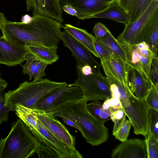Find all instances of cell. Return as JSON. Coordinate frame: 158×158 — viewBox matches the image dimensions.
Returning <instances> with one entry per match:
<instances>
[{"label":"cell","mask_w":158,"mask_h":158,"mask_svg":"<svg viewBox=\"0 0 158 158\" xmlns=\"http://www.w3.org/2000/svg\"><path fill=\"white\" fill-rule=\"evenodd\" d=\"M33 109L37 118L54 136L71 148L76 149L75 137L63 124L50 114Z\"/></svg>","instance_id":"7c38bea8"},{"label":"cell","mask_w":158,"mask_h":158,"mask_svg":"<svg viewBox=\"0 0 158 158\" xmlns=\"http://www.w3.org/2000/svg\"><path fill=\"white\" fill-rule=\"evenodd\" d=\"M138 0H118L117 3L123 10L128 13Z\"/></svg>","instance_id":"f35d334b"},{"label":"cell","mask_w":158,"mask_h":158,"mask_svg":"<svg viewBox=\"0 0 158 158\" xmlns=\"http://www.w3.org/2000/svg\"><path fill=\"white\" fill-rule=\"evenodd\" d=\"M150 78L156 88L158 89V57L152 59L150 67L149 73Z\"/></svg>","instance_id":"4dcf8cb0"},{"label":"cell","mask_w":158,"mask_h":158,"mask_svg":"<svg viewBox=\"0 0 158 158\" xmlns=\"http://www.w3.org/2000/svg\"><path fill=\"white\" fill-rule=\"evenodd\" d=\"M61 6V8L63 10L70 15L72 16H76L77 15V10L71 5L68 4H66Z\"/></svg>","instance_id":"ab89813d"},{"label":"cell","mask_w":158,"mask_h":158,"mask_svg":"<svg viewBox=\"0 0 158 158\" xmlns=\"http://www.w3.org/2000/svg\"><path fill=\"white\" fill-rule=\"evenodd\" d=\"M29 52L32 53L40 61L48 64H51L56 62L59 58L57 53V48H49L39 45L26 47Z\"/></svg>","instance_id":"44dd1931"},{"label":"cell","mask_w":158,"mask_h":158,"mask_svg":"<svg viewBox=\"0 0 158 158\" xmlns=\"http://www.w3.org/2000/svg\"><path fill=\"white\" fill-rule=\"evenodd\" d=\"M61 6L68 4L77 10L76 16L84 20L106 9L118 0H59Z\"/></svg>","instance_id":"8fae6325"},{"label":"cell","mask_w":158,"mask_h":158,"mask_svg":"<svg viewBox=\"0 0 158 158\" xmlns=\"http://www.w3.org/2000/svg\"><path fill=\"white\" fill-rule=\"evenodd\" d=\"M30 23L7 21L1 29L2 36L9 43L20 48L39 45L57 48L61 40V23L38 15Z\"/></svg>","instance_id":"6da1fadb"},{"label":"cell","mask_w":158,"mask_h":158,"mask_svg":"<svg viewBox=\"0 0 158 158\" xmlns=\"http://www.w3.org/2000/svg\"><path fill=\"white\" fill-rule=\"evenodd\" d=\"M95 50L100 59L108 56L111 54L95 39L94 43Z\"/></svg>","instance_id":"8d00e7d4"},{"label":"cell","mask_w":158,"mask_h":158,"mask_svg":"<svg viewBox=\"0 0 158 158\" xmlns=\"http://www.w3.org/2000/svg\"><path fill=\"white\" fill-rule=\"evenodd\" d=\"M96 38V37H95ZM96 39L102 44L111 54L120 57L126 61L124 52L117 39L113 36L109 30L102 37L96 38Z\"/></svg>","instance_id":"7402d4cb"},{"label":"cell","mask_w":158,"mask_h":158,"mask_svg":"<svg viewBox=\"0 0 158 158\" xmlns=\"http://www.w3.org/2000/svg\"><path fill=\"white\" fill-rule=\"evenodd\" d=\"M60 39L65 47L71 51L77 63L81 67L89 66L94 73H99L102 67L94 58L91 52L85 46L75 39L65 31L62 32Z\"/></svg>","instance_id":"30bf717a"},{"label":"cell","mask_w":158,"mask_h":158,"mask_svg":"<svg viewBox=\"0 0 158 158\" xmlns=\"http://www.w3.org/2000/svg\"><path fill=\"white\" fill-rule=\"evenodd\" d=\"M147 152V158H158V140L148 131L144 136Z\"/></svg>","instance_id":"83f0119b"},{"label":"cell","mask_w":158,"mask_h":158,"mask_svg":"<svg viewBox=\"0 0 158 158\" xmlns=\"http://www.w3.org/2000/svg\"><path fill=\"white\" fill-rule=\"evenodd\" d=\"M158 23L156 25L147 44L153 52L157 55L158 46Z\"/></svg>","instance_id":"d6a6232c"},{"label":"cell","mask_w":158,"mask_h":158,"mask_svg":"<svg viewBox=\"0 0 158 158\" xmlns=\"http://www.w3.org/2000/svg\"><path fill=\"white\" fill-rule=\"evenodd\" d=\"M86 107L90 114L99 119L105 122L111 120V110L110 109H103L102 104L99 101H94L89 104L87 103Z\"/></svg>","instance_id":"cb8c5ba5"},{"label":"cell","mask_w":158,"mask_h":158,"mask_svg":"<svg viewBox=\"0 0 158 158\" xmlns=\"http://www.w3.org/2000/svg\"><path fill=\"white\" fill-rule=\"evenodd\" d=\"M27 11L31 10L33 16L38 15L60 23L64 20L59 0H25Z\"/></svg>","instance_id":"4fadbf2b"},{"label":"cell","mask_w":158,"mask_h":158,"mask_svg":"<svg viewBox=\"0 0 158 158\" xmlns=\"http://www.w3.org/2000/svg\"><path fill=\"white\" fill-rule=\"evenodd\" d=\"M111 158H147L145 140L127 139L112 150Z\"/></svg>","instance_id":"5bb4252c"},{"label":"cell","mask_w":158,"mask_h":158,"mask_svg":"<svg viewBox=\"0 0 158 158\" xmlns=\"http://www.w3.org/2000/svg\"><path fill=\"white\" fill-rule=\"evenodd\" d=\"M153 0H138L129 14L130 22H133L139 18L147 9Z\"/></svg>","instance_id":"484cf974"},{"label":"cell","mask_w":158,"mask_h":158,"mask_svg":"<svg viewBox=\"0 0 158 158\" xmlns=\"http://www.w3.org/2000/svg\"><path fill=\"white\" fill-rule=\"evenodd\" d=\"M82 73L84 75H88L93 72L92 69L89 65H85L81 67Z\"/></svg>","instance_id":"60d3db41"},{"label":"cell","mask_w":158,"mask_h":158,"mask_svg":"<svg viewBox=\"0 0 158 158\" xmlns=\"http://www.w3.org/2000/svg\"><path fill=\"white\" fill-rule=\"evenodd\" d=\"M127 81L131 92L140 99L146 98L152 86L151 80L144 78L135 69L129 65Z\"/></svg>","instance_id":"e0dca14e"},{"label":"cell","mask_w":158,"mask_h":158,"mask_svg":"<svg viewBox=\"0 0 158 158\" xmlns=\"http://www.w3.org/2000/svg\"><path fill=\"white\" fill-rule=\"evenodd\" d=\"M88 76L103 93L110 98L111 97L110 86L106 77L102 75L100 72H93Z\"/></svg>","instance_id":"d4e9b609"},{"label":"cell","mask_w":158,"mask_h":158,"mask_svg":"<svg viewBox=\"0 0 158 158\" xmlns=\"http://www.w3.org/2000/svg\"><path fill=\"white\" fill-rule=\"evenodd\" d=\"M109 31L106 26L99 22L95 24L93 31L96 38H101L103 37Z\"/></svg>","instance_id":"d590c367"},{"label":"cell","mask_w":158,"mask_h":158,"mask_svg":"<svg viewBox=\"0 0 158 158\" xmlns=\"http://www.w3.org/2000/svg\"><path fill=\"white\" fill-rule=\"evenodd\" d=\"M29 52L26 48H20L8 43L2 36L0 37V64L8 67L20 64L25 60Z\"/></svg>","instance_id":"9a60e30c"},{"label":"cell","mask_w":158,"mask_h":158,"mask_svg":"<svg viewBox=\"0 0 158 158\" xmlns=\"http://www.w3.org/2000/svg\"><path fill=\"white\" fill-rule=\"evenodd\" d=\"M158 23V0H153L146 11L137 19L125 26L117 40L121 43L131 45L143 42L147 43Z\"/></svg>","instance_id":"8992f818"},{"label":"cell","mask_w":158,"mask_h":158,"mask_svg":"<svg viewBox=\"0 0 158 158\" xmlns=\"http://www.w3.org/2000/svg\"><path fill=\"white\" fill-rule=\"evenodd\" d=\"M145 100L150 108L158 110V90L152 83Z\"/></svg>","instance_id":"f546056e"},{"label":"cell","mask_w":158,"mask_h":158,"mask_svg":"<svg viewBox=\"0 0 158 158\" xmlns=\"http://www.w3.org/2000/svg\"><path fill=\"white\" fill-rule=\"evenodd\" d=\"M87 102L82 98L68 102L49 114L70 121L87 143L92 146H98L107 140L108 129L104 125L105 121L89 112L86 107Z\"/></svg>","instance_id":"7a4b0ae2"},{"label":"cell","mask_w":158,"mask_h":158,"mask_svg":"<svg viewBox=\"0 0 158 158\" xmlns=\"http://www.w3.org/2000/svg\"><path fill=\"white\" fill-rule=\"evenodd\" d=\"M33 19L32 16L31 17L28 15H25L22 17L21 22L25 23H28L31 22Z\"/></svg>","instance_id":"7bdbcfd3"},{"label":"cell","mask_w":158,"mask_h":158,"mask_svg":"<svg viewBox=\"0 0 158 158\" xmlns=\"http://www.w3.org/2000/svg\"><path fill=\"white\" fill-rule=\"evenodd\" d=\"M129 101V106L123 108L125 114L132 124L134 133L144 136L148 132L150 107L145 98H138L133 94L131 95Z\"/></svg>","instance_id":"9c48e42d"},{"label":"cell","mask_w":158,"mask_h":158,"mask_svg":"<svg viewBox=\"0 0 158 158\" xmlns=\"http://www.w3.org/2000/svg\"><path fill=\"white\" fill-rule=\"evenodd\" d=\"M80 87L75 83L68 84L52 91L40 99L32 109L51 113L65 104L82 98Z\"/></svg>","instance_id":"52a82bcc"},{"label":"cell","mask_w":158,"mask_h":158,"mask_svg":"<svg viewBox=\"0 0 158 158\" xmlns=\"http://www.w3.org/2000/svg\"><path fill=\"white\" fill-rule=\"evenodd\" d=\"M76 68L78 77L74 83L79 85L81 89L82 98L88 102L89 101H105L110 98L100 90L88 75L82 73L81 67L77 64Z\"/></svg>","instance_id":"2e32d148"},{"label":"cell","mask_w":158,"mask_h":158,"mask_svg":"<svg viewBox=\"0 0 158 158\" xmlns=\"http://www.w3.org/2000/svg\"><path fill=\"white\" fill-rule=\"evenodd\" d=\"M111 111L110 119L114 123L116 121H120L122 120L125 114L123 109H112L109 108Z\"/></svg>","instance_id":"74e56055"},{"label":"cell","mask_w":158,"mask_h":158,"mask_svg":"<svg viewBox=\"0 0 158 158\" xmlns=\"http://www.w3.org/2000/svg\"><path fill=\"white\" fill-rule=\"evenodd\" d=\"M148 130L158 140V110L151 108L148 111Z\"/></svg>","instance_id":"f1b7e54d"},{"label":"cell","mask_w":158,"mask_h":158,"mask_svg":"<svg viewBox=\"0 0 158 158\" xmlns=\"http://www.w3.org/2000/svg\"><path fill=\"white\" fill-rule=\"evenodd\" d=\"M40 143L20 118L7 136L0 140V158H27L36 153Z\"/></svg>","instance_id":"3957f363"},{"label":"cell","mask_w":158,"mask_h":158,"mask_svg":"<svg viewBox=\"0 0 158 158\" xmlns=\"http://www.w3.org/2000/svg\"><path fill=\"white\" fill-rule=\"evenodd\" d=\"M26 63L22 65V72L24 74L28 75L29 80H31L37 65L41 61L38 60L31 53L29 52L25 57Z\"/></svg>","instance_id":"4316f807"},{"label":"cell","mask_w":158,"mask_h":158,"mask_svg":"<svg viewBox=\"0 0 158 158\" xmlns=\"http://www.w3.org/2000/svg\"><path fill=\"white\" fill-rule=\"evenodd\" d=\"M62 27L64 31L85 46L95 56L99 58L94 48L95 37L84 29L69 24H65Z\"/></svg>","instance_id":"ac0fdd59"},{"label":"cell","mask_w":158,"mask_h":158,"mask_svg":"<svg viewBox=\"0 0 158 158\" xmlns=\"http://www.w3.org/2000/svg\"><path fill=\"white\" fill-rule=\"evenodd\" d=\"M67 84L52 81L47 78L36 81H25L17 88L4 94L5 105L10 111H15L17 104L32 109L45 95Z\"/></svg>","instance_id":"277c9868"},{"label":"cell","mask_w":158,"mask_h":158,"mask_svg":"<svg viewBox=\"0 0 158 158\" xmlns=\"http://www.w3.org/2000/svg\"><path fill=\"white\" fill-rule=\"evenodd\" d=\"M125 114L122 120L114 123L112 134L115 138L121 142L126 140L128 137L132 124L129 120L126 119Z\"/></svg>","instance_id":"603a6c76"},{"label":"cell","mask_w":158,"mask_h":158,"mask_svg":"<svg viewBox=\"0 0 158 158\" xmlns=\"http://www.w3.org/2000/svg\"><path fill=\"white\" fill-rule=\"evenodd\" d=\"M118 43L124 52L127 64L135 69L144 78L151 80L149 73L151 63L158 56L148 44L145 42L133 45Z\"/></svg>","instance_id":"ba28073f"},{"label":"cell","mask_w":158,"mask_h":158,"mask_svg":"<svg viewBox=\"0 0 158 158\" xmlns=\"http://www.w3.org/2000/svg\"><path fill=\"white\" fill-rule=\"evenodd\" d=\"M16 114L40 144L47 146L52 149L59 158L83 157L78 151L71 148L54 136L37 118L33 109L21 106L17 109Z\"/></svg>","instance_id":"5b68a950"},{"label":"cell","mask_w":158,"mask_h":158,"mask_svg":"<svg viewBox=\"0 0 158 158\" xmlns=\"http://www.w3.org/2000/svg\"><path fill=\"white\" fill-rule=\"evenodd\" d=\"M102 107L105 110L110 108L114 110L123 109L120 98L114 97L105 100L102 104Z\"/></svg>","instance_id":"1f68e13d"},{"label":"cell","mask_w":158,"mask_h":158,"mask_svg":"<svg viewBox=\"0 0 158 158\" xmlns=\"http://www.w3.org/2000/svg\"><path fill=\"white\" fill-rule=\"evenodd\" d=\"M10 111L9 108L5 105L3 94H0V125L3 122H7L8 114Z\"/></svg>","instance_id":"e575fe53"},{"label":"cell","mask_w":158,"mask_h":158,"mask_svg":"<svg viewBox=\"0 0 158 158\" xmlns=\"http://www.w3.org/2000/svg\"><path fill=\"white\" fill-rule=\"evenodd\" d=\"M48 64L46 63L40 61L36 66L33 75V81H40L46 74L45 70Z\"/></svg>","instance_id":"836d02e7"},{"label":"cell","mask_w":158,"mask_h":158,"mask_svg":"<svg viewBox=\"0 0 158 158\" xmlns=\"http://www.w3.org/2000/svg\"><path fill=\"white\" fill-rule=\"evenodd\" d=\"M7 21L4 14L0 12V30H1L3 26Z\"/></svg>","instance_id":"b9f144b4"},{"label":"cell","mask_w":158,"mask_h":158,"mask_svg":"<svg viewBox=\"0 0 158 158\" xmlns=\"http://www.w3.org/2000/svg\"><path fill=\"white\" fill-rule=\"evenodd\" d=\"M107 58L121 85L126 90L130 91L128 84V64L127 62L114 54L108 56Z\"/></svg>","instance_id":"ffe728a7"},{"label":"cell","mask_w":158,"mask_h":158,"mask_svg":"<svg viewBox=\"0 0 158 158\" xmlns=\"http://www.w3.org/2000/svg\"><path fill=\"white\" fill-rule=\"evenodd\" d=\"M108 19L117 22L123 23L125 26L130 22V16L117 3L115 2L104 10L95 14L91 17Z\"/></svg>","instance_id":"d6986e66"}]
</instances>
